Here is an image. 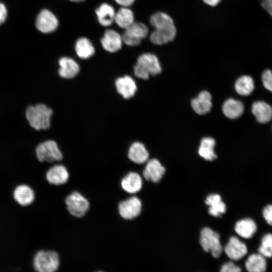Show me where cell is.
I'll return each instance as SVG.
<instances>
[{"mask_svg":"<svg viewBox=\"0 0 272 272\" xmlns=\"http://www.w3.org/2000/svg\"><path fill=\"white\" fill-rule=\"evenodd\" d=\"M114 21L120 28L126 29L134 22V15L127 7H123L115 13Z\"/></svg>","mask_w":272,"mask_h":272,"instance_id":"obj_29","label":"cell"},{"mask_svg":"<svg viewBox=\"0 0 272 272\" xmlns=\"http://www.w3.org/2000/svg\"><path fill=\"white\" fill-rule=\"evenodd\" d=\"M216 142L210 137H206L201 139L198 149V154L205 160L212 161L217 158L214 148Z\"/></svg>","mask_w":272,"mask_h":272,"instance_id":"obj_25","label":"cell"},{"mask_svg":"<svg viewBox=\"0 0 272 272\" xmlns=\"http://www.w3.org/2000/svg\"><path fill=\"white\" fill-rule=\"evenodd\" d=\"M193 110L198 114H205L211 110L212 107V96L207 91L200 92L198 96L191 101Z\"/></svg>","mask_w":272,"mask_h":272,"instance_id":"obj_16","label":"cell"},{"mask_svg":"<svg viewBox=\"0 0 272 272\" xmlns=\"http://www.w3.org/2000/svg\"><path fill=\"white\" fill-rule=\"evenodd\" d=\"M251 109L253 114L259 123H267L272 119V107L264 101L254 102Z\"/></svg>","mask_w":272,"mask_h":272,"instance_id":"obj_20","label":"cell"},{"mask_svg":"<svg viewBox=\"0 0 272 272\" xmlns=\"http://www.w3.org/2000/svg\"><path fill=\"white\" fill-rule=\"evenodd\" d=\"M120 184L124 191L133 194L141 189L143 181L141 176L138 173L130 172L122 178Z\"/></svg>","mask_w":272,"mask_h":272,"instance_id":"obj_18","label":"cell"},{"mask_svg":"<svg viewBox=\"0 0 272 272\" xmlns=\"http://www.w3.org/2000/svg\"><path fill=\"white\" fill-rule=\"evenodd\" d=\"M72 2H83L85 0H70Z\"/></svg>","mask_w":272,"mask_h":272,"instance_id":"obj_40","label":"cell"},{"mask_svg":"<svg viewBox=\"0 0 272 272\" xmlns=\"http://www.w3.org/2000/svg\"><path fill=\"white\" fill-rule=\"evenodd\" d=\"M162 71L158 57L154 54L147 53L140 55L133 67V73L139 79L147 80L150 75L155 76Z\"/></svg>","mask_w":272,"mask_h":272,"instance_id":"obj_2","label":"cell"},{"mask_svg":"<svg viewBox=\"0 0 272 272\" xmlns=\"http://www.w3.org/2000/svg\"><path fill=\"white\" fill-rule=\"evenodd\" d=\"M225 253L231 259L238 260L244 256L247 249L246 245L235 236L231 237L224 248Z\"/></svg>","mask_w":272,"mask_h":272,"instance_id":"obj_13","label":"cell"},{"mask_svg":"<svg viewBox=\"0 0 272 272\" xmlns=\"http://www.w3.org/2000/svg\"><path fill=\"white\" fill-rule=\"evenodd\" d=\"M125 30L124 33L132 38L141 41L145 38L149 33L147 26L140 22H134Z\"/></svg>","mask_w":272,"mask_h":272,"instance_id":"obj_30","label":"cell"},{"mask_svg":"<svg viewBox=\"0 0 272 272\" xmlns=\"http://www.w3.org/2000/svg\"><path fill=\"white\" fill-rule=\"evenodd\" d=\"M200 244L203 249L210 251L213 257H219L222 252L219 234L209 227L203 228L200 234Z\"/></svg>","mask_w":272,"mask_h":272,"instance_id":"obj_4","label":"cell"},{"mask_svg":"<svg viewBox=\"0 0 272 272\" xmlns=\"http://www.w3.org/2000/svg\"><path fill=\"white\" fill-rule=\"evenodd\" d=\"M8 15L7 9L6 6L0 2V25L6 21Z\"/></svg>","mask_w":272,"mask_h":272,"instance_id":"obj_36","label":"cell"},{"mask_svg":"<svg viewBox=\"0 0 272 272\" xmlns=\"http://www.w3.org/2000/svg\"><path fill=\"white\" fill-rule=\"evenodd\" d=\"M245 267L250 272L264 271L266 267L264 256L260 253L251 254L245 262Z\"/></svg>","mask_w":272,"mask_h":272,"instance_id":"obj_27","label":"cell"},{"mask_svg":"<svg viewBox=\"0 0 272 272\" xmlns=\"http://www.w3.org/2000/svg\"><path fill=\"white\" fill-rule=\"evenodd\" d=\"M262 214L267 224L272 226V205L266 206L263 210Z\"/></svg>","mask_w":272,"mask_h":272,"instance_id":"obj_35","label":"cell"},{"mask_svg":"<svg viewBox=\"0 0 272 272\" xmlns=\"http://www.w3.org/2000/svg\"><path fill=\"white\" fill-rule=\"evenodd\" d=\"M257 230L255 222L251 219L245 218L238 221L235 226L236 232L244 238H250Z\"/></svg>","mask_w":272,"mask_h":272,"instance_id":"obj_23","label":"cell"},{"mask_svg":"<svg viewBox=\"0 0 272 272\" xmlns=\"http://www.w3.org/2000/svg\"><path fill=\"white\" fill-rule=\"evenodd\" d=\"M58 75L62 78L70 80L75 78L80 71L78 63L73 58L63 56L58 60Z\"/></svg>","mask_w":272,"mask_h":272,"instance_id":"obj_10","label":"cell"},{"mask_svg":"<svg viewBox=\"0 0 272 272\" xmlns=\"http://www.w3.org/2000/svg\"><path fill=\"white\" fill-rule=\"evenodd\" d=\"M52 115V109L44 104L29 106L26 111V117L30 125L36 130L48 129Z\"/></svg>","mask_w":272,"mask_h":272,"instance_id":"obj_1","label":"cell"},{"mask_svg":"<svg viewBox=\"0 0 272 272\" xmlns=\"http://www.w3.org/2000/svg\"><path fill=\"white\" fill-rule=\"evenodd\" d=\"M176 34L175 25L155 29L150 35L151 41L156 45H163L172 41Z\"/></svg>","mask_w":272,"mask_h":272,"instance_id":"obj_14","label":"cell"},{"mask_svg":"<svg viewBox=\"0 0 272 272\" xmlns=\"http://www.w3.org/2000/svg\"><path fill=\"white\" fill-rule=\"evenodd\" d=\"M258 250L263 256L272 257V234L267 233L263 236Z\"/></svg>","mask_w":272,"mask_h":272,"instance_id":"obj_32","label":"cell"},{"mask_svg":"<svg viewBox=\"0 0 272 272\" xmlns=\"http://www.w3.org/2000/svg\"><path fill=\"white\" fill-rule=\"evenodd\" d=\"M65 202L69 213L77 218L84 217L90 208L89 200L78 191L69 194L65 198Z\"/></svg>","mask_w":272,"mask_h":272,"instance_id":"obj_6","label":"cell"},{"mask_svg":"<svg viewBox=\"0 0 272 272\" xmlns=\"http://www.w3.org/2000/svg\"><path fill=\"white\" fill-rule=\"evenodd\" d=\"M221 0H203V1L207 5L210 6H217Z\"/></svg>","mask_w":272,"mask_h":272,"instance_id":"obj_39","label":"cell"},{"mask_svg":"<svg viewBox=\"0 0 272 272\" xmlns=\"http://www.w3.org/2000/svg\"><path fill=\"white\" fill-rule=\"evenodd\" d=\"M150 23L155 29L169 27L174 25L173 19L168 14L163 12H157L150 18Z\"/></svg>","mask_w":272,"mask_h":272,"instance_id":"obj_31","label":"cell"},{"mask_svg":"<svg viewBox=\"0 0 272 272\" xmlns=\"http://www.w3.org/2000/svg\"><path fill=\"white\" fill-rule=\"evenodd\" d=\"M261 80L264 88L272 92V71L265 70L262 74Z\"/></svg>","mask_w":272,"mask_h":272,"instance_id":"obj_33","label":"cell"},{"mask_svg":"<svg viewBox=\"0 0 272 272\" xmlns=\"http://www.w3.org/2000/svg\"><path fill=\"white\" fill-rule=\"evenodd\" d=\"M241 270L240 267L235 265L232 262L224 263L221 269L222 272H240Z\"/></svg>","mask_w":272,"mask_h":272,"instance_id":"obj_34","label":"cell"},{"mask_svg":"<svg viewBox=\"0 0 272 272\" xmlns=\"http://www.w3.org/2000/svg\"><path fill=\"white\" fill-rule=\"evenodd\" d=\"M127 157L131 162L141 164L148 160L149 154L144 144L137 141L130 145L127 152Z\"/></svg>","mask_w":272,"mask_h":272,"instance_id":"obj_17","label":"cell"},{"mask_svg":"<svg viewBox=\"0 0 272 272\" xmlns=\"http://www.w3.org/2000/svg\"><path fill=\"white\" fill-rule=\"evenodd\" d=\"M142 204L141 200L137 196H131L122 201L118 206L119 215L125 220H132L141 214Z\"/></svg>","mask_w":272,"mask_h":272,"instance_id":"obj_7","label":"cell"},{"mask_svg":"<svg viewBox=\"0 0 272 272\" xmlns=\"http://www.w3.org/2000/svg\"><path fill=\"white\" fill-rule=\"evenodd\" d=\"M35 25L36 28L43 33L54 31L58 27V21L56 16L49 10L43 9L37 16Z\"/></svg>","mask_w":272,"mask_h":272,"instance_id":"obj_8","label":"cell"},{"mask_svg":"<svg viewBox=\"0 0 272 272\" xmlns=\"http://www.w3.org/2000/svg\"><path fill=\"white\" fill-rule=\"evenodd\" d=\"M235 89L239 95L248 96L252 93L254 89V81L249 76H242L236 80L235 84Z\"/></svg>","mask_w":272,"mask_h":272,"instance_id":"obj_28","label":"cell"},{"mask_svg":"<svg viewBox=\"0 0 272 272\" xmlns=\"http://www.w3.org/2000/svg\"><path fill=\"white\" fill-rule=\"evenodd\" d=\"M206 203L209 206V213L213 216L220 217L226 212V207L218 194H210L206 199Z\"/></svg>","mask_w":272,"mask_h":272,"instance_id":"obj_22","label":"cell"},{"mask_svg":"<svg viewBox=\"0 0 272 272\" xmlns=\"http://www.w3.org/2000/svg\"><path fill=\"white\" fill-rule=\"evenodd\" d=\"M244 109L243 103L240 101L233 98L226 100L222 107L223 113L230 119H236L241 116Z\"/></svg>","mask_w":272,"mask_h":272,"instance_id":"obj_21","label":"cell"},{"mask_svg":"<svg viewBox=\"0 0 272 272\" xmlns=\"http://www.w3.org/2000/svg\"><path fill=\"white\" fill-rule=\"evenodd\" d=\"M75 51L77 55L82 59L89 58L95 53V49L92 43L85 37H81L77 40L75 44Z\"/></svg>","mask_w":272,"mask_h":272,"instance_id":"obj_26","label":"cell"},{"mask_svg":"<svg viewBox=\"0 0 272 272\" xmlns=\"http://www.w3.org/2000/svg\"><path fill=\"white\" fill-rule=\"evenodd\" d=\"M114 85L117 93L126 100L134 97L138 89L135 82L129 75H124L117 78Z\"/></svg>","mask_w":272,"mask_h":272,"instance_id":"obj_9","label":"cell"},{"mask_svg":"<svg viewBox=\"0 0 272 272\" xmlns=\"http://www.w3.org/2000/svg\"><path fill=\"white\" fill-rule=\"evenodd\" d=\"M38 160L41 162H54L62 160L63 155L53 140H47L39 144L36 148Z\"/></svg>","mask_w":272,"mask_h":272,"instance_id":"obj_5","label":"cell"},{"mask_svg":"<svg viewBox=\"0 0 272 272\" xmlns=\"http://www.w3.org/2000/svg\"><path fill=\"white\" fill-rule=\"evenodd\" d=\"M115 2L119 4V5L128 7V6H131L134 3L135 0H115Z\"/></svg>","mask_w":272,"mask_h":272,"instance_id":"obj_38","label":"cell"},{"mask_svg":"<svg viewBox=\"0 0 272 272\" xmlns=\"http://www.w3.org/2000/svg\"><path fill=\"white\" fill-rule=\"evenodd\" d=\"M60 265L58 253L52 250H40L35 255L33 266L38 272H54Z\"/></svg>","mask_w":272,"mask_h":272,"instance_id":"obj_3","label":"cell"},{"mask_svg":"<svg viewBox=\"0 0 272 272\" xmlns=\"http://www.w3.org/2000/svg\"><path fill=\"white\" fill-rule=\"evenodd\" d=\"M261 5L272 17V0H262Z\"/></svg>","mask_w":272,"mask_h":272,"instance_id":"obj_37","label":"cell"},{"mask_svg":"<svg viewBox=\"0 0 272 272\" xmlns=\"http://www.w3.org/2000/svg\"><path fill=\"white\" fill-rule=\"evenodd\" d=\"M122 36L113 29L107 30L101 39V44L105 50L110 52H115L122 47Z\"/></svg>","mask_w":272,"mask_h":272,"instance_id":"obj_15","label":"cell"},{"mask_svg":"<svg viewBox=\"0 0 272 272\" xmlns=\"http://www.w3.org/2000/svg\"><path fill=\"white\" fill-rule=\"evenodd\" d=\"M15 201L22 206L31 205L35 199V193L33 189L26 184L17 186L13 192Z\"/></svg>","mask_w":272,"mask_h":272,"instance_id":"obj_19","label":"cell"},{"mask_svg":"<svg viewBox=\"0 0 272 272\" xmlns=\"http://www.w3.org/2000/svg\"><path fill=\"white\" fill-rule=\"evenodd\" d=\"M165 172L164 167L156 159L148 161L143 170V176L148 181L158 182Z\"/></svg>","mask_w":272,"mask_h":272,"instance_id":"obj_12","label":"cell"},{"mask_svg":"<svg viewBox=\"0 0 272 272\" xmlns=\"http://www.w3.org/2000/svg\"><path fill=\"white\" fill-rule=\"evenodd\" d=\"M70 174L66 168L63 165L56 164L50 167L46 172V179L51 184L60 185L69 180Z\"/></svg>","mask_w":272,"mask_h":272,"instance_id":"obj_11","label":"cell"},{"mask_svg":"<svg viewBox=\"0 0 272 272\" xmlns=\"http://www.w3.org/2000/svg\"><path fill=\"white\" fill-rule=\"evenodd\" d=\"M99 23L103 26H109L114 21L115 11L113 8L107 3L101 4L96 10Z\"/></svg>","mask_w":272,"mask_h":272,"instance_id":"obj_24","label":"cell"}]
</instances>
